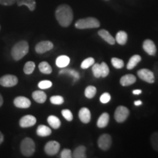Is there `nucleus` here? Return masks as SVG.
I'll return each mask as SVG.
<instances>
[{
  "label": "nucleus",
  "mask_w": 158,
  "mask_h": 158,
  "mask_svg": "<svg viewBox=\"0 0 158 158\" xmlns=\"http://www.w3.org/2000/svg\"><path fill=\"white\" fill-rule=\"evenodd\" d=\"M98 35L104 40L106 42H107L110 45L115 44V38H114L113 36L110 34L109 32L106 29H101L98 31Z\"/></svg>",
  "instance_id": "obj_15"
},
{
  "label": "nucleus",
  "mask_w": 158,
  "mask_h": 158,
  "mask_svg": "<svg viewBox=\"0 0 158 158\" xmlns=\"http://www.w3.org/2000/svg\"><path fill=\"white\" fill-rule=\"evenodd\" d=\"M115 40L119 45H125L127 41V34L124 31H118L117 34L116 35Z\"/></svg>",
  "instance_id": "obj_24"
},
{
  "label": "nucleus",
  "mask_w": 158,
  "mask_h": 158,
  "mask_svg": "<svg viewBox=\"0 0 158 158\" xmlns=\"http://www.w3.org/2000/svg\"><path fill=\"white\" fill-rule=\"evenodd\" d=\"M0 29H1V26H0Z\"/></svg>",
  "instance_id": "obj_45"
},
{
  "label": "nucleus",
  "mask_w": 158,
  "mask_h": 158,
  "mask_svg": "<svg viewBox=\"0 0 158 158\" xmlns=\"http://www.w3.org/2000/svg\"><path fill=\"white\" fill-rule=\"evenodd\" d=\"M18 0H0V4L5 6H11L17 2Z\"/></svg>",
  "instance_id": "obj_40"
},
{
  "label": "nucleus",
  "mask_w": 158,
  "mask_h": 158,
  "mask_svg": "<svg viewBox=\"0 0 158 158\" xmlns=\"http://www.w3.org/2000/svg\"><path fill=\"white\" fill-rule=\"evenodd\" d=\"M51 86H52V82L48 80L42 81L38 84V87L40 89H46L51 88Z\"/></svg>",
  "instance_id": "obj_37"
},
{
  "label": "nucleus",
  "mask_w": 158,
  "mask_h": 158,
  "mask_svg": "<svg viewBox=\"0 0 158 158\" xmlns=\"http://www.w3.org/2000/svg\"><path fill=\"white\" fill-rule=\"evenodd\" d=\"M3 141H4V135H3V134L0 132V145L2 143Z\"/></svg>",
  "instance_id": "obj_42"
},
{
  "label": "nucleus",
  "mask_w": 158,
  "mask_h": 158,
  "mask_svg": "<svg viewBox=\"0 0 158 158\" xmlns=\"http://www.w3.org/2000/svg\"><path fill=\"white\" fill-rule=\"evenodd\" d=\"M29 49V43L25 40H21L13 45L11 50V56L15 61H19L28 54Z\"/></svg>",
  "instance_id": "obj_2"
},
{
  "label": "nucleus",
  "mask_w": 158,
  "mask_h": 158,
  "mask_svg": "<svg viewBox=\"0 0 158 158\" xmlns=\"http://www.w3.org/2000/svg\"><path fill=\"white\" fill-rule=\"evenodd\" d=\"M39 70L43 74H51L52 72V68L51 65L47 62H42L39 64Z\"/></svg>",
  "instance_id": "obj_27"
},
{
  "label": "nucleus",
  "mask_w": 158,
  "mask_h": 158,
  "mask_svg": "<svg viewBox=\"0 0 158 158\" xmlns=\"http://www.w3.org/2000/svg\"><path fill=\"white\" fill-rule=\"evenodd\" d=\"M141 57L140 55H138V54L133 55V56L129 59V62H128L127 65V70H132V69L135 68L136 65L141 62Z\"/></svg>",
  "instance_id": "obj_22"
},
{
  "label": "nucleus",
  "mask_w": 158,
  "mask_h": 158,
  "mask_svg": "<svg viewBox=\"0 0 158 158\" xmlns=\"http://www.w3.org/2000/svg\"><path fill=\"white\" fill-rule=\"evenodd\" d=\"M37 135L40 136V137H46V136L50 135L51 134V130L50 127L48 126L43 125V124H40L37 128L36 130Z\"/></svg>",
  "instance_id": "obj_19"
},
{
  "label": "nucleus",
  "mask_w": 158,
  "mask_h": 158,
  "mask_svg": "<svg viewBox=\"0 0 158 158\" xmlns=\"http://www.w3.org/2000/svg\"><path fill=\"white\" fill-rule=\"evenodd\" d=\"M37 122L36 118L32 115H26L20 119L19 125L21 127L27 128L34 126Z\"/></svg>",
  "instance_id": "obj_11"
},
{
  "label": "nucleus",
  "mask_w": 158,
  "mask_h": 158,
  "mask_svg": "<svg viewBox=\"0 0 158 158\" xmlns=\"http://www.w3.org/2000/svg\"><path fill=\"white\" fill-rule=\"evenodd\" d=\"M138 76L141 80L149 83V84H153L155 81V74L152 71L149 69H141L138 71Z\"/></svg>",
  "instance_id": "obj_7"
},
{
  "label": "nucleus",
  "mask_w": 158,
  "mask_h": 158,
  "mask_svg": "<svg viewBox=\"0 0 158 158\" xmlns=\"http://www.w3.org/2000/svg\"><path fill=\"white\" fill-rule=\"evenodd\" d=\"M73 157L72 152H71L70 149H64L62 151L60 154L61 158H71Z\"/></svg>",
  "instance_id": "obj_39"
},
{
  "label": "nucleus",
  "mask_w": 158,
  "mask_h": 158,
  "mask_svg": "<svg viewBox=\"0 0 158 158\" xmlns=\"http://www.w3.org/2000/svg\"><path fill=\"white\" fill-rule=\"evenodd\" d=\"M134 104H135V106H141V105H142V101H141V100H137V101H135V102H134Z\"/></svg>",
  "instance_id": "obj_43"
},
{
  "label": "nucleus",
  "mask_w": 158,
  "mask_h": 158,
  "mask_svg": "<svg viewBox=\"0 0 158 158\" xmlns=\"http://www.w3.org/2000/svg\"><path fill=\"white\" fill-rule=\"evenodd\" d=\"M111 64L116 69H121L124 67L123 60L118 58H116V57L111 59Z\"/></svg>",
  "instance_id": "obj_32"
},
{
  "label": "nucleus",
  "mask_w": 158,
  "mask_h": 158,
  "mask_svg": "<svg viewBox=\"0 0 158 158\" xmlns=\"http://www.w3.org/2000/svg\"><path fill=\"white\" fill-rule=\"evenodd\" d=\"M70 59L66 55H62L57 57L56 59V64L59 68H64L70 64Z\"/></svg>",
  "instance_id": "obj_18"
},
{
  "label": "nucleus",
  "mask_w": 158,
  "mask_h": 158,
  "mask_svg": "<svg viewBox=\"0 0 158 158\" xmlns=\"http://www.w3.org/2000/svg\"><path fill=\"white\" fill-rule=\"evenodd\" d=\"M97 93V89L94 86H89L86 88L84 92V94L86 98L89 99L93 98Z\"/></svg>",
  "instance_id": "obj_29"
},
{
  "label": "nucleus",
  "mask_w": 158,
  "mask_h": 158,
  "mask_svg": "<svg viewBox=\"0 0 158 158\" xmlns=\"http://www.w3.org/2000/svg\"><path fill=\"white\" fill-rule=\"evenodd\" d=\"M100 100L102 103H108V102L110 100V94L108 93V92H105V93H103L101 96H100Z\"/></svg>",
  "instance_id": "obj_38"
},
{
  "label": "nucleus",
  "mask_w": 158,
  "mask_h": 158,
  "mask_svg": "<svg viewBox=\"0 0 158 158\" xmlns=\"http://www.w3.org/2000/svg\"><path fill=\"white\" fill-rule=\"evenodd\" d=\"M19 83V79L14 75H5L0 78V85L4 87H13Z\"/></svg>",
  "instance_id": "obj_6"
},
{
  "label": "nucleus",
  "mask_w": 158,
  "mask_h": 158,
  "mask_svg": "<svg viewBox=\"0 0 158 158\" xmlns=\"http://www.w3.org/2000/svg\"><path fill=\"white\" fill-rule=\"evenodd\" d=\"M141 92H142V91L141 89H135V90L133 91V94H141Z\"/></svg>",
  "instance_id": "obj_41"
},
{
  "label": "nucleus",
  "mask_w": 158,
  "mask_h": 158,
  "mask_svg": "<svg viewBox=\"0 0 158 158\" xmlns=\"http://www.w3.org/2000/svg\"><path fill=\"white\" fill-rule=\"evenodd\" d=\"M100 68H101V77L106 78L109 74V68L106 62H102L100 64Z\"/></svg>",
  "instance_id": "obj_35"
},
{
  "label": "nucleus",
  "mask_w": 158,
  "mask_h": 158,
  "mask_svg": "<svg viewBox=\"0 0 158 158\" xmlns=\"http://www.w3.org/2000/svg\"><path fill=\"white\" fill-rule=\"evenodd\" d=\"M62 115L63 116L65 119L68 122H71L73 118V115L72 112L69 109H64L62 110Z\"/></svg>",
  "instance_id": "obj_36"
},
{
  "label": "nucleus",
  "mask_w": 158,
  "mask_h": 158,
  "mask_svg": "<svg viewBox=\"0 0 158 158\" xmlns=\"http://www.w3.org/2000/svg\"><path fill=\"white\" fill-rule=\"evenodd\" d=\"M55 16L58 23L62 27H68L73 19V10L68 5H61L55 12Z\"/></svg>",
  "instance_id": "obj_1"
},
{
  "label": "nucleus",
  "mask_w": 158,
  "mask_h": 158,
  "mask_svg": "<svg viewBox=\"0 0 158 158\" xmlns=\"http://www.w3.org/2000/svg\"><path fill=\"white\" fill-rule=\"evenodd\" d=\"M92 73H93L94 76L95 78H100L101 77V68H100V64H93L92 67Z\"/></svg>",
  "instance_id": "obj_33"
},
{
  "label": "nucleus",
  "mask_w": 158,
  "mask_h": 158,
  "mask_svg": "<svg viewBox=\"0 0 158 158\" xmlns=\"http://www.w3.org/2000/svg\"><path fill=\"white\" fill-rule=\"evenodd\" d=\"M108 122H109V114L108 113H103L99 117L97 125L99 128H104L108 125Z\"/></svg>",
  "instance_id": "obj_21"
},
{
  "label": "nucleus",
  "mask_w": 158,
  "mask_h": 158,
  "mask_svg": "<svg viewBox=\"0 0 158 158\" xmlns=\"http://www.w3.org/2000/svg\"><path fill=\"white\" fill-rule=\"evenodd\" d=\"M59 149H60V144L55 141H48L44 147L45 152L50 156L56 155L59 152Z\"/></svg>",
  "instance_id": "obj_9"
},
{
  "label": "nucleus",
  "mask_w": 158,
  "mask_h": 158,
  "mask_svg": "<svg viewBox=\"0 0 158 158\" xmlns=\"http://www.w3.org/2000/svg\"><path fill=\"white\" fill-rule=\"evenodd\" d=\"M86 147L84 146H79L74 150L73 153V157L75 158H86Z\"/></svg>",
  "instance_id": "obj_23"
},
{
  "label": "nucleus",
  "mask_w": 158,
  "mask_h": 158,
  "mask_svg": "<svg viewBox=\"0 0 158 158\" xmlns=\"http://www.w3.org/2000/svg\"><path fill=\"white\" fill-rule=\"evenodd\" d=\"M17 5L19 7L25 5L28 7L30 11H34L36 7V2L35 0H18Z\"/></svg>",
  "instance_id": "obj_20"
},
{
  "label": "nucleus",
  "mask_w": 158,
  "mask_h": 158,
  "mask_svg": "<svg viewBox=\"0 0 158 158\" xmlns=\"http://www.w3.org/2000/svg\"><path fill=\"white\" fill-rule=\"evenodd\" d=\"M59 74H66L69 75V76H71L73 77V82H76V81H78L79 78H80V76H79V73L77 71L72 70V69H64L62 68V70L59 71Z\"/></svg>",
  "instance_id": "obj_26"
},
{
  "label": "nucleus",
  "mask_w": 158,
  "mask_h": 158,
  "mask_svg": "<svg viewBox=\"0 0 158 158\" xmlns=\"http://www.w3.org/2000/svg\"><path fill=\"white\" fill-rule=\"evenodd\" d=\"M13 103L16 108H28L31 106V101L26 97L19 96L13 100Z\"/></svg>",
  "instance_id": "obj_12"
},
{
  "label": "nucleus",
  "mask_w": 158,
  "mask_h": 158,
  "mask_svg": "<svg viewBox=\"0 0 158 158\" xmlns=\"http://www.w3.org/2000/svg\"><path fill=\"white\" fill-rule=\"evenodd\" d=\"M106 1H108V0H106Z\"/></svg>",
  "instance_id": "obj_46"
},
{
  "label": "nucleus",
  "mask_w": 158,
  "mask_h": 158,
  "mask_svg": "<svg viewBox=\"0 0 158 158\" xmlns=\"http://www.w3.org/2000/svg\"><path fill=\"white\" fill-rule=\"evenodd\" d=\"M143 48L146 53L150 56H155L157 53V48L155 43L152 40H145L143 43Z\"/></svg>",
  "instance_id": "obj_13"
},
{
  "label": "nucleus",
  "mask_w": 158,
  "mask_h": 158,
  "mask_svg": "<svg viewBox=\"0 0 158 158\" xmlns=\"http://www.w3.org/2000/svg\"><path fill=\"white\" fill-rule=\"evenodd\" d=\"M76 27L79 29H94L98 28L100 26V21L95 18L88 17L85 19H79L76 23Z\"/></svg>",
  "instance_id": "obj_3"
},
{
  "label": "nucleus",
  "mask_w": 158,
  "mask_h": 158,
  "mask_svg": "<svg viewBox=\"0 0 158 158\" xmlns=\"http://www.w3.org/2000/svg\"><path fill=\"white\" fill-rule=\"evenodd\" d=\"M98 144L100 149L103 150V151H107L111 147L112 138L108 134H103L99 138Z\"/></svg>",
  "instance_id": "obj_8"
},
{
  "label": "nucleus",
  "mask_w": 158,
  "mask_h": 158,
  "mask_svg": "<svg viewBox=\"0 0 158 158\" xmlns=\"http://www.w3.org/2000/svg\"><path fill=\"white\" fill-rule=\"evenodd\" d=\"M35 68V64L32 61H29L26 63L24 67H23V72L25 74L30 75L34 72Z\"/></svg>",
  "instance_id": "obj_28"
},
{
  "label": "nucleus",
  "mask_w": 158,
  "mask_h": 158,
  "mask_svg": "<svg viewBox=\"0 0 158 158\" xmlns=\"http://www.w3.org/2000/svg\"><path fill=\"white\" fill-rule=\"evenodd\" d=\"M47 121H48L49 125H50L51 127L54 128V129H58V128L60 127L61 122L60 120H59V118L58 117H56V116L53 115L49 116L48 118H47Z\"/></svg>",
  "instance_id": "obj_25"
},
{
  "label": "nucleus",
  "mask_w": 158,
  "mask_h": 158,
  "mask_svg": "<svg viewBox=\"0 0 158 158\" xmlns=\"http://www.w3.org/2000/svg\"><path fill=\"white\" fill-rule=\"evenodd\" d=\"M78 117L81 122L87 124L91 120V112L87 108H81L78 112Z\"/></svg>",
  "instance_id": "obj_14"
},
{
  "label": "nucleus",
  "mask_w": 158,
  "mask_h": 158,
  "mask_svg": "<svg viewBox=\"0 0 158 158\" xmlns=\"http://www.w3.org/2000/svg\"><path fill=\"white\" fill-rule=\"evenodd\" d=\"M54 48V44L51 41L45 40L37 43L35 46V51L39 54H44Z\"/></svg>",
  "instance_id": "obj_10"
},
{
  "label": "nucleus",
  "mask_w": 158,
  "mask_h": 158,
  "mask_svg": "<svg viewBox=\"0 0 158 158\" xmlns=\"http://www.w3.org/2000/svg\"><path fill=\"white\" fill-rule=\"evenodd\" d=\"M136 81L135 76L133 74H127L120 79V84L123 86H127L133 84Z\"/></svg>",
  "instance_id": "obj_16"
},
{
  "label": "nucleus",
  "mask_w": 158,
  "mask_h": 158,
  "mask_svg": "<svg viewBox=\"0 0 158 158\" xmlns=\"http://www.w3.org/2000/svg\"><path fill=\"white\" fill-rule=\"evenodd\" d=\"M21 152L24 157H29L33 155L35 152V143L30 138H25L22 140L20 146Z\"/></svg>",
  "instance_id": "obj_4"
},
{
  "label": "nucleus",
  "mask_w": 158,
  "mask_h": 158,
  "mask_svg": "<svg viewBox=\"0 0 158 158\" xmlns=\"http://www.w3.org/2000/svg\"><path fill=\"white\" fill-rule=\"evenodd\" d=\"M50 101L52 104L62 105V104H63V102H64V100L62 96L55 95V96L51 97V98H50Z\"/></svg>",
  "instance_id": "obj_34"
},
{
  "label": "nucleus",
  "mask_w": 158,
  "mask_h": 158,
  "mask_svg": "<svg viewBox=\"0 0 158 158\" xmlns=\"http://www.w3.org/2000/svg\"><path fill=\"white\" fill-rule=\"evenodd\" d=\"M32 98L35 102H38V103H44L46 101L47 96L46 94L43 91L37 90L35 91L32 93Z\"/></svg>",
  "instance_id": "obj_17"
},
{
  "label": "nucleus",
  "mask_w": 158,
  "mask_h": 158,
  "mask_svg": "<svg viewBox=\"0 0 158 158\" xmlns=\"http://www.w3.org/2000/svg\"><path fill=\"white\" fill-rule=\"evenodd\" d=\"M94 64V59L92 57H89V58L84 59L83 61L81 64V68L82 69H87L89 67L92 66Z\"/></svg>",
  "instance_id": "obj_30"
},
{
  "label": "nucleus",
  "mask_w": 158,
  "mask_h": 158,
  "mask_svg": "<svg viewBox=\"0 0 158 158\" xmlns=\"http://www.w3.org/2000/svg\"><path fill=\"white\" fill-rule=\"evenodd\" d=\"M129 114L130 111L127 107L120 106L116 108L115 113H114V118H115L116 121L118 123H122V122H124L127 119Z\"/></svg>",
  "instance_id": "obj_5"
},
{
  "label": "nucleus",
  "mask_w": 158,
  "mask_h": 158,
  "mask_svg": "<svg viewBox=\"0 0 158 158\" xmlns=\"http://www.w3.org/2000/svg\"><path fill=\"white\" fill-rule=\"evenodd\" d=\"M151 143L153 149L158 152V132H155L151 135Z\"/></svg>",
  "instance_id": "obj_31"
},
{
  "label": "nucleus",
  "mask_w": 158,
  "mask_h": 158,
  "mask_svg": "<svg viewBox=\"0 0 158 158\" xmlns=\"http://www.w3.org/2000/svg\"><path fill=\"white\" fill-rule=\"evenodd\" d=\"M3 102H4L3 98H2V94H0V107H1V106H2V105H3Z\"/></svg>",
  "instance_id": "obj_44"
}]
</instances>
